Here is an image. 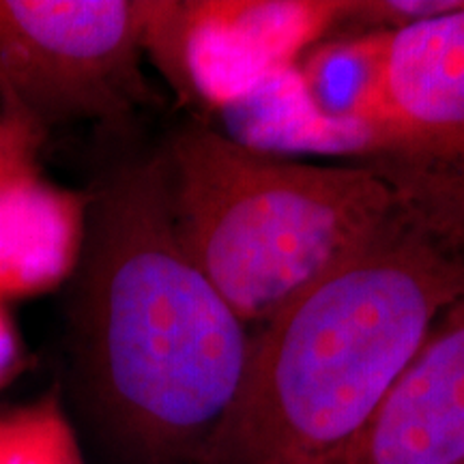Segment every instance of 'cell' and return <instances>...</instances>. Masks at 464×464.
I'll return each mask as SVG.
<instances>
[{"label":"cell","mask_w":464,"mask_h":464,"mask_svg":"<svg viewBox=\"0 0 464 464\" xmlns=\"http://www.w3.org/2000/svg\"><path fill=\"white\" fill-rule=\"evenodd\" d=\"M73 372L121 464H200L239 393L252 338L179 237L164 158L89 194Z\"/></svg>","instance_id":"obj_1"},{"label":"cell","mask_w":464,"mask_h":464,"mask_svg":"<svg viewBox=\"0 0 464 464\" xmlns=\"http://www.w3.org/2000/svg\"><path fill=\"white\" fill-rule=\"evenodd\" d=\"M464 297V222L421 211L263 323L200 464H338Z\"/></svg>","instance_id":"obj_2"},{"label":"cell","mask_w":464,"mask_h":464,"mask_svg":"<svg viewBox=\"0 0 464 464\" xmlns=\"http://www.w3.org/2000/svg\"><path fill=\"white\" fill-rule=\"evenodd\" d=\"M179 237L243 323H266L301 290L421 211L464 218L428 174L307 166L188 125L161 150Z\"/></svg>","instance_id":"obj_3"},{"label":"cell","mask_w":464,"mask_h":464,"mask_svg":"<svg viewBox=\"0 0 464 464\" xmlns=\"http://www.w3.org/2000/svg\"><path fill=\"white\" fill-rule=\"evenodd\" d=\"M149 3L0 0V97L34 127L119 123L153 91L142 73Z\"/></svg>","instance_id":"obj_4"},{"label":"cell","mask_w":464,"mask_h":464,"mask_svg":"<svg viewBox=\"0 0 464 464\" xmlns=\"http://www.w3.org/2000/svg\"><path fill=\"white\" fill-rule=\"evenodd\" d=\"M342 3H149L144 56L183 95L222 108L340 20Z\"/></svg>","instance_id":"obj_5"},{"label":"cell","mask_w":464,"mask_h":464,"mask_svg":"<svg viewBox=\"0 0 464 464\" xmlns=\"http://www.w3.org/2000/svg\"><path fill=\"white\" fill-rule=\"evenodd\" d=\"M45 131L5 106L0 125V299L42 297L65 284L82 258L89 194L44 177Z\"/></svg>","instance_id":"obj_6"},{"label":"cell","mask_w":464,"mask_h":464,"mask_svg":"<svg viewBox=\"0 0 464 464\" xmlns=\"http://www.w3.org/2000/svg\"><path fill=\"white\" fill-rule=\"evenodd\" d=\"M385 91L398 153L464 202V7L387 31Z\"/></svg>","instance_id":"obj_7"},{"label":"cell","mask_w":464,"mask_h":464,"mask_svg":"<svg viewBox=\"0 0 464 464\" xmlns=\"http://www.w3.org/2000/svg\"><path fill=\"white\" fill-rule=\"evenodd\" d=\"M338 464H464V297L439 316Z\"/></svg>","instance_id":"obj_8"},{"label":"cell","mask_w":464,"mask_h":464,"mask_svg":"<svg viewBox=\"0 0 464 464\" xmlns=\"http://www.w3.org/2000/svg\"><path fill=\"white\" fill-rule=\"evenodd\" d=\"M385 56L387 31H374L323 45L297 67L327 150H398L385 91Z\"/></svg>","instance_id":"obj_9"},{"label":"cell","mask_w":464,"mask_h":464,"mask_svg":"<svg viewBox=\"0 0 464 464\" xmlns=\"http://www.w3.org/2000/svg\"><path fill=\"white\" fill-rule=\"evenodd\" d=\"M0 464H84L58 387L0 409Z\"/></svg>","instance_id":"obj_10"},{"label":"cell","mask_w":464,"mask_h":464,"mask_svg":"<svg viewBox=\"0 0 464 464\" xmlns=\"http://www.w3.org/2000/svg\"><path fill=\"white\" fill-rule=\"evenodd\" d=\"M31 365V357L9 314L7 301L0 299V392Z\"/></svg>","instance_id":"obj_11"},{"label":"cell","mask_w":464,"mask_h":464,"mask_svg":"<svg viewBox=\"0 0 464 464\" xmlns=\"http://www.w3.org/2000/svg\"><path fill=\"white\" fill-rule=\"evenodd\" d=\"M3 119H5V103H3V97H0V125H3Z\"/></svg>","instance_id":"obj_12"}]
</instances>
